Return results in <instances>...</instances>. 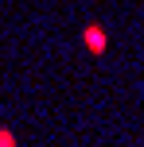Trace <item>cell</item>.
I'll return each instance as SVG.
<instances>
[{
    "label": "cell",
    "mask_w": 144,
    "mask_h": 147,
    "mask_svg": "<svg viewBox=\"0 0 144 147\" xmlns=\"http://www.w3.org/2000/svg\"><path fill=\"white\" fill-rule=\"evenodd\" d=\"M0 147H16V140H12L8 132H0Z\"/></svg>",
    "instance_id": "7a4b0ae2"
},
{
    "label": "cell",
    "mask_w": 144,
    "mask_h": 147,
    "mask_svg": "<svg viewBox=\"0 0 144 147\" xmlns=\"http://www.w3.org/2000/svg\"><path fill=\"white\" fill-rule=\"evenodd\" d=\"M82 39H86V51H90V54H105V47H109V39H105V31H101L98 23H86V31H82Z\"/></svg>",
    "instance_id": "6da1fadb"
}]
</instances>
